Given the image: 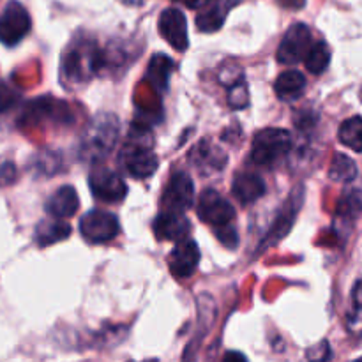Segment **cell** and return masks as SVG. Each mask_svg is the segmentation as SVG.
<instances>
[{
	"label": "cell",
	"mask_w": 362,
	"mask_h": 362,
	"mask_svg": "<svg viewBox=\"0 0 362 362\" xmlns=\"http://www.w3.org/2000/svg\"><path fill=\"white\" fill-rule=\"evenodd\" d=\"M45 119L59 120V122H71L73 120L69 115L67 105L53 98H39L25 106L23 113L20 117V124H23V126H35V124H39Z\"/></svg>",
	"instance_id": "10"
},
{
	"label": "cell",
	"mask_w": 362,
	"mask_h": 362,
	"mask_svg": "<svg viewBox=\"0 0 362 362\" xmlns=\"http://www.w3.org/2000/svg\"><path fill=\"white\" fill-rule=\"evenodd\" d=\"M119 119L113 113H98L85 127L80 140V156L88 163H99L110 156L119 140Z\"/></svg>",
	"instance_id": "1"
},
{
	"label": "cell",
	"mask_w": 362,
	"mask_h": 362,
	"mask_svg": "<svg viewBox=\"0 0 362 362\" xmlns=\"http://www.w3.org/2000/svg\"><path fill=\"white\" fill-rule=\"evenodd\" d=\"M124 6H129V7H138L145 2V0H120Z\"/></svg>",
	"instance_id": "35"
},
{
	"label": "cell",
	"mask_w": 362,
	"mask_h": 362,
	"mask_svg": "<svg viewBox=\"0 0 362 362\" xmlns=\"http://www.w3.org/2000/svg\"><path fill=\"white\" fill-rule=\"evenodd\" d=\"M244 80V73L239 66H226L223 67L221 73H219V81L223 85H228L232 87L233 83H239Z\"/></svg>",
	"instance_id": "30"
},
{
	"label": "cell",
	"mask_w": 362,
	"mask_h": 362,
	"mask_svg": "<svg viewBox=\"0 0 362 362\" xmlns=\"http://www.w3.org/2000/svg\"><path fill=\"white\" fill-rule=\"evenodd\" d=\"M158 28L161 37L168 42L172 48L184 52L189 46V35H187V20L184 13L177 7H168L159 14Z\"/></svg>",
	"instance_id": "11"
},
{
	"label": "cell",
	"mask_w": 362,
	"mask_h": 362,
	"mask_svg": "<svg viewBox=\"0 0 362 362\" xmlns=\"http://www.w3.org/2000/svg\"><path fill=\"white\" fill-rule=\"evenodd\" d=\"M194 202V182L189 173L175 172L170 179L168 186L165 187L163 194V205L166 211L186 212L193 207Z\"/></svg>",
	"instance_id": "12"
},
{
	"label": "cell",
	"mask_w": 362,
	"mask_h": 362,
	"mask_svg": "<svg viewBox=\"0 0 362 362\" xmlns=\"http://www.w3.org/2000/svg\"><path fill=\"white\" fill-rule=\"evenodd\" d=\"M306 90V76L297 69L283 71L274 81V92L281 101H297Z\"/></svg>",
	"instance_id": "19"
},
{
	"label": "cell",
	"mask_w": 362,
	"mask_h": 362,
	"mask_svg": "<svg viewBox=\"0 0 362 362\" xmlns=\"http://www.w3.org/2000/svg\"><path fill=\"white\" fill-rule=\"evenodd\" d=\"M279 4H281L283 7H286V9L299 11L306 6V0H279Z\"/></svg>",
	"instance_id": "33"
},
{
	"label": "cell",
	"mask_w": 362,
	"mask_h": 362,
	"mask_svg": "<svg viewBox=\"0 0 362 362\" xmlns=\"http://www.w3.org/2000/svg\"><path fill=\"white\" fill-rule=\"evenodd\" d=\"M105 66V53L94 41H80L69 48L62 60V73L69 81H87Z\"/></svg>",
	"instance_id": "3"
},
{
	"label": "cell",
	"mask_w": 362,
	"mask_h": 362,
	"mask_svg": "<svg viewBox=\"0 0 362 362\" xmlns=\"http://www.w3.org/2000/svg\"><path fill=\"white\" fill-rule=\"evenodd\" d=\"M198 218L211 226L228 225L235 219V209L216 189H205L198 200Z\"/></svg>",
	"instance_id": "9"
},
{
	"label": "cell",
	"mask_w": 362,
	"mask_h": 362,
	"mask_svg": "<svg viewBox=\"0 0 362 362\" xmlns=\"http://www.w3.org/2000/svg\"><path fill=\"white\" fill-rule=\"evenodd\" d=\"M292 152V134L281 127L258 131L251 145V161L265 170H274Z\"/></svg>",
	"instance_id": "2"
},
{
	"label": "cell",
	"mask_w": 362,
	"mask_h": 362,
	"mask_svg": "<svg viewBox=\"0 0 362 362\" xmlns=\"http://www.w3.org/2000/svg\"><path fill=\"white\" fill-rule=\"evenodd\" d=\"M239 0H202L198 7L197 27L202 32H218L226 20V14Z\"/></svg>",
	"instance_id": "15"
},
{
	"label": "cell",
	"mask_w": 362,
	"mask_h": 362,
	"mask_svg": "<svg viewBox=\"0 0 362 362\" xmlns=\"http://www.w3.org/2000/svg\"><path fill=\"white\" fill-rule=\"evenodd\" d=\"M339 141L354 152H362V119L359 115H354L341 124Z\"/></svg>",
	"instance_id": "24"
},
{
	"label": "cell",
	"mask_w": 362,
	"mask_h": 362,
	"mask_svg": "<svg viewBox=\"0 0 362 362\" xmlns=\"http://www.w3.org/2000/svg\"><path fill=\"white\" fill-rule=\"evenodd\" d=\"M225 359H246V357L243 356V354H233V352H230V354H226L225 356Z\"/></svg>",
	"instance_id": "36"
},
{
	"label": "cell",
	"mask_w": 362,
	"mask_h": 362,
	"mask_svg": "<svg viewBox=\"0 0 362 362\" xmlns=\"http://www.w3.org/2000/svg\"><path fill=\"white\" fill-rule=\"evenodd\" d=\"M71 233V226L67 221L62 219H46V221L39 223L35 228V243L41 247L52 246V244L60 243V240L67 239Z\"/></svg>",
	"instance_id": "21"
},
{
	"label": "cell",
	"mask_w": 362,
	"mask_h": 362,
	"mask_svg": "<svg viewBox=\"0 0 362 362\" xmlns=\"http://www.w3.org/2000/svg\"><path fill=\"white\" fill-rule=\"evenodd\" d=\"M311 42L313 41H311L310 27L306 23H293L281 39V45L278 46L276 59L283 66H293L304 59Z\"/></svg>",
	"instance_id": "8"
},
{
	"label": "cell",
	"mask_w": 362,
	"mask_h": 362,
	"mask_svg": "<svg viewBox=\"0 0 362 362\" xmlns=\"http://www.w3.org/2000/svg\"><path fill=\"white\" fill-rule=\"evenodd\" d=\"M228 105L232 106L233 110H244L247 105H250V90H247L246 81H239V83H233L230 87L228 94Z\"/></svg>",
	"instance_id": "26"
},
{
	"label": "cell",
	"mask_w": 362,
	"mask_h": 362,
	"mask_svg": "<svg viewBox=\"0 0 362 362\" xmlns=\"http://www.w3.org/2000/svg\"><path fill=\"white\" fill-rule=\"evenodd\" d=\"M80 207V198H78L76 189L73 186H62L46 200V212L52 218L67 219L73 218Z\"/></svg>",
	"instance_id": "18"
},
{
	"label": "cell",
	"mask_w": 362,
	"mask_h": 362,
	"mask_svg": "<svg viewBox=\"0 0 362 362\" xmlns=\"http://www.w3.org/2000/svg\"><path fill=\"white\" fill-rule=\"evenodd\" d=\"M20 92L13 85L0 81V113H6L9 110L16 108L20 105Z\"/></svg>",
	"instance_id": "27"
},
{
	"label": "cell",
	"mask_w": 362,
	"mask_h": 362,
	"mask_svg": "<svg viewBox=\"0 0 362 362\" xmlns=\"http://www.w3.org/2000/svg\"><path fill=\"white\" fill-rule=\"evenodd\" d=\"M331 48L325 41H317L311 42L310 49L304 55V64H306V69L313 74H322L331 64Z\"/></svg>",
	"instance_id": "22"
},
{
	"label": "cell",
	"mask_w": 362,
	"mask_h": 362,
	"mask_svg": "<svg viewBox=\"0 0 362 362\" xmlns=\"http://www.w3.org/2000/svg\"><path fill=\"white\" fill-rule=\"evenodd\" d=\"M359 168H357L356 161L345 154H334L331 166H329V179L334 182H352L356 180Z\"/></svg>",
	"instance_id": "23"
},
{
	"label": "cell",
	"mask_w": 362,
	"mask_h": 362,
	"mask_svg": "<svg viewBox=\"0 0 362 362\" xmlns=\"http://www.w3.org/2000/svg\"><path fill=\"white\" fill-rule=\"evenodd\" d=\"M306 357L310 361H325L331 357V349H329V343L327 341H322L318 343L317 346L310 349L306 352Z\"/></svg>",
	"instance_id": "31"
},
{
	"label": "cell",
	"mask_w": 362,
	"mask_h": 362,
	"mask_svg": "<svg viewBox=\"0 0 362 362\" xmlns=\"http://www.w3.org/2000/svg\"><path fill=\"white\" fill-rule=\"evenodd\" d=\"M168 264L170 272L177 279L191 278L197 272L198 264H200V250H198V244L189 239L179 240V244L173 247L172 255H170Z\"/></svg>",
	"instance_id": "13"
},
{
	"label": "cell",
	"mask_w": 362,
	"mask_h": 362,
	"mask_svg": "<svg viewBox=\"0 0 362 362\" xmlns=\"http://www.w3.org/2000/svg\"><path fill=\"white\" fill-rule=\"evenodd\" d=\"M175 2H180L184 4L186 7H189V9H198L202 4V0H175Z\"/></svg>",
	"instance_id": "34"
},
{
	"label": "cell",
	"mask_w": 362,
	"mask_h": 362,
	"mask_svg": "<svg viewBox=\"0 0 362 362\" xmlns=\"http://www.w3.org/2000/svg\"><path fill=\"white\" fill-rule=\"evenodd\" d=\"M14 177H16V168H14L13 163H4V165H0V184L13 182Z\"/></svg>",
	"instance_id": "32"
},
{
	"label": "cell",
	"mask_w": 362,
	"mask_h": 362,
	"mask_svg": "<svg viewBox=\"0 0 362 362\" xmlns=\"http://www.w3.org/2000/svg\"><path fill=\"white\" fill-rule=\"evenodd\" d=\"M173 60L165 53H156L152 55L147 67V80L158 92H165L168 88L170 76L173 73Z\"/></svg>",
	"instance_id": "20"
},
{
	"label": "cell",
	"mask_w": 362,
	"mask_h": 362,
	"mask_svg": "<svg viewBox=\"0 0 362 362\" xmlns=\"http://www.w3.org/2000/svg\"><path fill=\"white\" fill-rule=\"evenodd\" d=\"M32 28L28 11L16 0H11L0 13V42L6 46H16L23 41Z\"/></svg>",
	"instance_id": "4"
},
{
	"label": "cell",
	"mask_w": 362,
	"mask_h": 362,
	"mask_svg": "<svg viewBox=\"0 0 362 362\" xmlns=\"http://www.w3.org/2000/svg\"><path fill=\"white\" fill-rule=\"evenodd\" d=\"M359 211H361V193L357 187H354V189L346 191V193L343 194L341 202H339L338 205V216L354 219L357 214H359Z\"/></svg>",
	"instance_id": "25"
},
{
	"label": "cell",
	"mask_w": 362,
	"mask_h": 362,
	"mask_svg": "<svg viewBox=\"0 0 362 362\" xmlns=\"http://www.w3.org/2000/svg\"><path fill=\"white\" fill-rule=\"evenodd\" d=\"M214 232L219 243L228 247V250H235L239 246V235H237V230L233 228L232 223L223 226H214Z\"/></svg>",
	"instance_id": "28"
},
{
	"label": "cell",
	"mask_w": 362,
	"mask_h": 362,
	"mask_svg": "<svg viewBox=\"0 0 362 362\" xmlns=\"http://www.w3.org/2000/svg\"><path fill=\"white\" fill-rule=\"evenodd\" d=\"M232 193L243 205L255 204L265 194V182L258 173L240 172L233 179Z\"/></svg>",
	"instance_id": "17"
},
{
	"label": "cell",
	"mask_w": 362,
	"mask_h": 362,
	"mask_svg": "<svg viewBox=\"0 0 362 362\" xmlns=\"http://www.w3.org/2000/svg\"><path fill=\"white\" fill-rule=\"evenodd\" d=\"M59 154H55V152H45V154H39L35 156L34 161L32 163V168H35V172L37 173H46V175H49V173H55L57 170L53 168V166H49V161H53V159L57 158Z\"/></svg>",
	"instance_id": "29"
},
{
	"label": "cell",
	"mask_w": 362,
	"mask_h": 362,
	"mask_svg": "<svg viewBox=\"0 0 362 362\" xmlns=\"http://www.w3.org/2000/svg\"><path fill=\"white\" fill-rule=\"evenodd\" d=\"M189 159L202 173L219 172V170L225 168L226 161H228L225 152L219 147H216V145L209 140L200 141V144L193 148Z\"/></svg>",
	"instance_id": "16"
},
{
	"label": "cell",
	"mask_w": 362,
	"mask_h": 362,
	"mask_svg": "<svg viewBox=\"0 0 362 362\" xmlns=\"http://www.w3.org/2000/svg\"><path fill=\"white\" fill-rule=\"evenodd\" d=\"M92 194L105 204H119L126 198L127 184L122 177L106 166H95L88 175Z\"/></svg>",
	"instance_id": "7"
},
{
	"label": "cell",
	"mask_w": 362,
	"mask_h": 362,
	"mask_svg": "<svg viewBox=\"0 0 362 362\" xmlns=\"http://www.w3.org/2000/svg\"><path fill=\"white\" fill-rule=\"evenodd\" d=\"M120 232L119 219L106 211H90L80 219V233L90 244H105L115 239Z\"/></svg>",
	"instance_id": "6"
},
{
	"label": "cell",
	"mask_w": 362,
	"mask_h": 362,
	"mask_svg": "<svg viewBox=\"0 0 362 362\" xmlns=\"http://www.w3.org/2000/svg\"><path fill=\"white\" fill-rule=\"evenodd\" d=\"M303 204H304V189L303 186H297L296 189L292 191V194L288 197V200L285 202L281 212H279V216L276 218V223L267 232L265 239H262V243L258 244L257 253H262V251L269 250V247H272L274 244H278L281 239H285L286 233L292 230L293 223H296V218L297 214H299Z\"/></svg>",
	"instance_id": "5"
},
{
	"label": "cell",
	"mask_w": 362,
	"mask_h": 362,
	"mask_svg": "<svg viewBox=\"0 0 362 362\" xmlns=\"http://www.w3.org/2000/svg\"><path fill=\"white\" fill-rule=\"evenodd\" d=\"M154 235L158 240H172V243H179V240L187 239L191 232V225L184 212L179 211H166L161 212L158 218L154 219Z\"/></svg>",
	"instance_id": "14"
}]
</instances>
